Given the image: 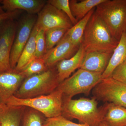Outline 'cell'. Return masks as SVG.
I'll use <instances>...</instances> for the list:
<instances>
[{
  "mask_svg": "<svg viewBox=\"0 0 126 126\" xmlns=\"http://www.w3.org/2000/svg\"><path fill=\"white\" fill-rule=\"evenodd\" d=\"M1 0H0V3H1ZM5 13L4 11L3 10V9H2V6H1L0 5V15L2 14Z\"/></svg>",
  "mask_w": 126,
  "mask_h": 126,
  "instance_id": "cell-30",
  "label": "cell"
},
{
  "mask_svg": "<svg viewBox=\"0 0 126 126\" xmlns=\"http://www.w3.org/2000/svg\"><path fill=\"white\" fill-rule=\"evenodd\" d=\"M94 8L83 19L78 21L76 24L68 30L67 34L69 36L73 44L79 47L82 43L83 37L86 26L87 24L90 17L95 11Z\"/></svg>",
  "mask_w": 126,
  "mask_h": 126,
  "instance_id": "cell-21",
  "label": "cell"
},
{
  "mask_svg": "<svg viewBox=\"0 0 126 126\" xmlns=\"http://www.w3.org/2000/svg\"><path fill=\"white\" fill-rule=\"evenodd\" d=\"M126 60V30L122 34L117 46L113 50L107 67L102 74V79L111 77L115 69Z\"/></svg>",
  "mask_w": 126,
  "mask_h": 126,
  "instance_id": "cell-18",
  "label": "cell"
},
{
  "mask_svg": "<svg viewBox=\"0 0 126 126\" xmlns=\"http://www.w3.org/2000/svg\"><path fill=\"white\" fill-rule=\"evenodd\" d=\"M1 104V103L0 102V105Z\"/></svg>",
  "mask_w": 126,
  "mask_h": 126,
  "instance_id": "cell-32",
  "label": "cell"
},
{
  "mask_svg": "<svg viewBox=\"0 0 126 126\" xmlns=\"http://www.w3.org/2000/svg\"><path fill=\"white\" fill-rule=\"evenodd\" d=\"M2 9L7 11L24 10L30 15L38 14L46 3L44 0H4L1 1Z\"/></svg>",
  "mask_w": 126,
  "mask_h": 126,
  "instance_id": "cell-16",
  "label": "cell"
},
{
  "mask_svg": "<svg viewBox=\"0 0 126 126\" xmlns=\"http://www.w3.org/2000/svg\"><path fill=\"white\" fill-rule=\"evenodd\" d=\"M96 100L126 108V84L111 78L102 79L93 89Z\"/></svg>",
  "mask_w": 126,
  "mask_h": 126,
  "instance_id": "cell-7",
  "label": "cell"
},
{
  "mask_svg": "<svg viewBox=\"0 0 126 126\" xmlns=\"http://www.w3.org/2000/svg\"><path fill=\"white\" fill-rule=\"evenodd\" d=\"M60 83L55 66L41 73L26 78L14 96L25 99L47 95L56 90Z\"/></svg>",
  "mask_w": 126,
  "mask_h": 126,
  "instance_id": "cell-3",
  "label": "cell"
},
{
  "mask_svg": "<svg viewBox=\"0 0 126 126\" xmlns=\"http://www.w3.org/2000/svg\"><path fill=\"white\" fill-rule=\"evenodd\" d=\"M26 108L23 117L22 126H43L44 115L33 109Z\"/></svg>",
  "mask_w": 126,
  "mask_h": 126,
  "instance_id": "cell-24",
  "label": "cell"
},
{
  "mask_svg": "<svg viewBox=\"0 0 126 126\" xmlns=\"http://www.w3.org/2000/svg\"><path fill=\"white\" fill-rule=\"evenodd\" d=\"M26 107L0 105V126H20Z\"/></svg>",
  "mask_w": 126,
  "mask_h": 126,
  "instance_id": "cell-17",
  "label": "cell"
},
{
  "mask_svg": "<svg viewBox=\"0 0 126 126\" xmlns=\"http://www.w3.org/2000/svg\"><path fill=\"white\" fill-rule=\"evenodd\" d=\"M98 102L94 98L78 99L63 98L61 116L69 119H75L82 124L99 126L102 123Z\"/></svg>",
  "mask_w": 126,
  "mask_h": 126,
  "instance_id": "cell-2",
  "label": "cell"
},
{
  "mask_svg": "<svg viewBox=\"0 0 126 126\" xmlns=\"http://www.w3.org/2000/svg\"><path fill=\"white\" fill-rule=\"evenodd\" d=\"M110 77L126 84V60L115 69Z\"/></svg>",
  "mask_w": 126,
  "mask_h": 126,
  "instance_id": "cell-28",
  "label": "cell"
},
{
  "mask_svg": "<svg viewBox=\"0 0 126 126\" xmlns=\"http://www.w3.org/2000/svg\"><path fill=\"white\" fill-rule=\"evenodd\" d=\"M18 24L14 20L7 21L0 31V72H10L11 53Z\"/></svg>",
  "mask_w": 126,
  "mask_h": 126,
  "instance_id": "cell-10",
  "label": "cell"
},
{
  "mask_svg": "<svg viewBox=\"0 0 126 126\" xmlns=\"http://www.w3.org/2000/svg\"><path fill=\"white\" fill-rule=\"evenodd\" d=\"M105 0H83L78 1L77 0H70L69 2L73 16L79 21L83 19L90 11Z\"/></svg>",
  "mask_w": 126,
  "mask_h": 126,
  "instance_id": "cell-20",
  "label": "cell"
},
{
  "mask_svg": "<svg viewBox=\"0 0 126 126\" xmlns=\"http://www.w3.org/2000/svg\"><path fill=\"white\" fill-rule=\"evenodd\" d=\"M21 11L19 10L12 12H5L0 15V25L5 22L11 20H14L21 13Z\"/></svg>",
  "mask_w": 126,
  "mask_h": 126,
  "instance_id": "cell-29",
  "label": "cell"
},
{
  "mask_svg": "<svg viewBox=\"0 0 126 126\" xmlns=\"http://www.w3.org/2000/svg\"><path fill=\"white\" fill-rule=\"evenodd\" d=\"M102 122L107 126H126V108L111 103L99 108Z\"/></svg>",
  "mask_w": 126,
  "mask_h": 126,
  "instance_id": "cell-14",
  "label": "cell"
},
{
  "mask_svg": "<svg viewBox=\"0 0 126 126\" xmlns=\"http://www.w3.org/2000/svg\"><path fill=\"white\" fill-rule=\"evenodd\" d=\"M102 74L79 68L73 75L60 83L57 89L63 93V98H72L84 94L88 96L102 80Z\"/></svg>",
  "mask_w": 126,
  "mask_h": 126,
  "instance_id": "cell-6",
  "label": "cell"
},
{
  "mask_svg": "<svg viewBox=\"0 0 126 126\" xmlns=\"http://www.w3.org/2000/svg\"><path fill=\"white\" fill-rule=\"evenodd\" d=\"M5 104L33 109L42 113L46 118L56 117L62 114L63 93L56 89L49 94L31 98L23 99L13 96Z\"/></svg>",
  "mask_w": 126,
  "mask_h": 126,
  "instance_id": "cell-5",
  "label": "cell"
},
{
  "mask_svg": "<svg viewBox=\"0 0 126 126\" xmlns=\"http://www.w3.org/2000/svg\"><path fill=\"white\" fill-rule=\"evenodd\" d=\"M68 30L64 28H57L45 31L46 53L56 46L64 36Z\"/></svg>",
  "mask_w": 126,
  "mask_h": 126,
  "instance_id": "cell-23",
  "label": "cell"
},
{
  "mask_svg": "<svg viewBox=\"0 0 126 126\" xmlns=\"http://www.w3.org/2000/svg\"><path fill=\"white\" fill-rule=\"evenodd\" d=\"M85 52L84 48L81 44L78 50L72 58L62 60L56 64L55 66L60 83L69 78L77 69L79 68Z\"/></svg>",
  "mask_w": 126,
  "mask_h": 126,
  "instance_id": "cell-15",
  "label": "cell"
},
{
  "mask_svg": "<svg viewBox=\"0 0 126 126\" xmlns=\"http://www.w3.org/2000/svg\"><path fill=\"white\" fill-rule=\"evenodd\" d=\"M26 79L20 72L14 69L10 72H0V102L5 104L14 94Z\"/></svg>",
  "mask_w": 126,
  "mask_h": 126,
  "instance_id": "cell-12",
  "label": "cell"
},
{
  "mask_svg": "<svg viewBox=\"0 0 126 126\" xmlns=\"http://www.w3.org/2000/svg\"><path fill=\"white\" fill-rule=\"evenodd\" d=\"M49 68L43 57L35 58L20 72L26 78L45 72Z\"/></svg>",
  "mask_w": 126,
  "mask_h": 126,
  "instance_id": "cell-22",
  "label": "cell"
},
{
  "mask_svg": "<svg viewBox=\"0 0 126 126\" xmlns=\"http://www.w3.org/2000/svg\"><path fill=\"white\" fill-rule=\"evenodd\" d=\"M46 53L45 32L43 30L38 29L36 36L35 58H42Z\"/></svg>",
  "mask_w": 126,
  "mask_h": 126,
  "instance_id": "cell-27",
  "label": "cell"
},
{
  "mask_svg": "<svg viewBox=\"0 0 126 126\" xmlns=\"http://www.w3.org/2000/svg\"><path fill=\"white\" fill-rule=\"evenodd\" d=\"M43 126H89L84 124H78L73 122L62 116L47 118Z\"/></svg>",
  "mask_w": 126,
  "mask_h": 126,
  "instance_id": "cell-26",
  "label": "cell"
},
{
  "mask_svg": "<svg viewBox=\"0 0 126 126\" xmlns=\"http://www.w3.org/2000/svg\"><path fill=\"white\" fill-rule=\"evenodd\" d=\"M0 15H1V14H0Z\"/></svg>",
  "mask_w": 126,
  "mask_h": 126,
  "instance_id": "cell-34",
  "label": "cell"
},
{
  "mask_svg": "<svg viewBox=\"0 0 126 126\" xmlns=\"http://www.w3.org/2000/svg\"><path fill=\"white\" fill-rule=\"evenodd\" d=\"M94 13L119 41L126 30V0H105L96 6Z\"/></svg>",
  "mask_w": 126,
  "mask_h": 126,
  "instance_id": "cell-4",
  "label": "cell"
},
{
  "mask_svg": "<svg viewBox=\"0 0 126 126\" xmlns=\"http://www.w3.org/2000/svg\"><path fill=\"white\" fill-rule=\"evenodd\" d=\"M35 25L38 29L45 31L57 28L69 30L73 26L65 13L47 2L38 14Z\"/></svg>",
  "mask_w": 126,
  "mask_h": 126,
  "instance_id": "cell-8",
  "label": "cell"
},
{
  "mask_svg": "<svg viewBox=\"0 0 126 126\" xmlns=\"http://www.w3.org/2000/svg\"><path fill=\"white\" fill-rule=\"evenodd\" d=\"M118 42L94 12L86 26L81 43L85 52L113 51Z\"/></svg>",
  "mask_w": 126,
  "mask_h": 126,
  "instance_id": "cell-1",
  "label": "cell"
},
{
  "mask_svg": "<svg viewBox=\"0 0 126 126\" xmlns=\"http://www.w3.org/2000/svg\"><path fill=\"white\" fill-rule=\"evenodd\" d=\"M1 126L0 124V126Z\"/></svg>",
  "mask_w": 126,
  "mask_h": 126,
  "instance_id": "cell-33",
  "label": "cell"
},
{
  "mask_svg": "<svg viewBox=\"0 0 126 126\" xmlns=\"http://www.w3.org/2000/svg\"><path fill=\"white\" fill-rule=\"evenodd\" d=\"M36 19L33 15H29L23 18L19 24L18 25L10 59L12 69L15 68L21 53L30 38Z\"/></svg>",
  "mask_w": 126,
  "mask_h": 126,
  "instance_id": "cell-9",
  "label": "cell"
},
{
  "mask_svg": "<svg viewBox=\"0 0 126 126\" xmlns=\"http://www.w3.org/2000/svg\"><path fill=\"white\" fill-rule=\"evenodd\" d=\"M38 29L35 25L30 38L23 49L14 70L20 72L35 58L36 39Z\"/></svg>",
  "mask_w": 126,
  "mask_h": 126,
  "instance_id": "cell-19",
  "label": "cell"
},
{
  "mask_svg": "<svg viewBox=\"0 0 126 126\" xmlns=\"http://www.w3.org/2000/svg\"><path fill=\"white\" fill-rule=\"evenodd\" d=\"M99 126H107L105 123H104L103 122H102L101 123V124H100Z\"/></svg>",
  "mask_w": 126,
  "mask_h": 126,
  "instance_id": "cell-31",
  "label": "cell"
},
{
  "mask_svg": "<svg viewBox=\"0 0 126 126\" xmlns=\"http://www.w3.org/2000/svg\"><path fill=\"white\" fill-rule=\"evenodd\" d=\"M113 51L85 52L79 68L102 74L107 67Z\"/></svg>",
  "mask_w": 126,
  "mask_h": 126,
  "instance_id": "cell-13",
  "label": "cell"
},
{
  "mask_svg": "<svg viewBox=\"0 0 126 126\" xmlns=\"http://www.w3.org/2000/svg\"><path fill=\"white\" fill-rule=\"evenodd\" d=\"M66 33L56 46L43 57L48 67H54L60 61L72 58L78 50L79 47L73 44Z\"/></svg>",
  "mask_w": 126,
  "mask_h": 126,
  "instance_id": "cell-11",
  "label": "cell"
},
{
  "mask_svg": "<svg viewBox=\"0 0 126 126\" xmlns=\"http://www.w3.org/2000/svg\"><path fill=\"white\" fill-rule=\"evenodd\" d=\"M46 2L65 13L70 19L73 25L76 24L78 22L72 14L69 0H48Z\"/></svg>",
  "mask_w": 126,
  "mask_h": 126,
  "instance_id": "cell-25",
  "label": "cell"
}]
</instances>
